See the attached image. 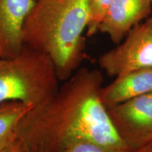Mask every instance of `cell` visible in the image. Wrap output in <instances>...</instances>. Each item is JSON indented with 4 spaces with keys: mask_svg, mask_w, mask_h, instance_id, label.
Wrapping results in <instances>:
<instances>
[{
    "mask_svg": "<svg viewBox=\"0 0 152 152\" xmlns=\"http://www.w3.org/2000/svg\"><path fill=\"white\" fill-rule=\"evenodd\" d=\"M151 0H114L99 32L118 45L134 26L151 16Z\"/></svg>",
    "mask_w": 152,
    "mask_h": 152,
    "instance_id": "obj_7",
    "label": "cell"
},
{
    "mask_svg": "<svg viewBox=\"0 0 152 152\" xmlns=\"http://www.w3.org/2000/svg\"><path fill=\"white\" fill-rule=\"evenodd\" d=\"M98 64L110 77L151 68L152 16L134 26L116 47L101 55Z\"/></svg>",
    "mask_w": 152,
    "mask_h": 152,
    "instance_id": "obj_4",
    "label": "cell"
},
{
    "mask_svg": "<svg viewBox=\"0 0 152 152\" xmlns=\"http://www.w3.org/2000/svg\"><path fill=\"white\" fill-rule=\"evenodd\" d=\"M60 80L45 54L28 46L12 58H0V103L39 106L56 94Z\"/></svg>",
    "mask_w": 152,
    "mask_h": 152,
    "instance_id": "obj_3",
    "label": "cell"
},
{
    "mask_svg": "<svg viewBox=\"0 0 152 152\" xmlns=\"http://www.w3.org/2000/svg\"><path fill=\"white\" fill-rule=\"evenodd\" d=\"M132 152H152V144L146 146L143 148H141L140 149L134 150Z\"/></svg>",
    "mask_w": 152,
    "mask_h": 152,
    "instance_id": "obj_13",
    "label": "cell"
},
{
    "mask_svg": "<svg viewBox=\"0 0 152 152\" xmlns=\"http://www.w3.org/2000/svg\"><path fill=\"white\" fill-rule=\"evenodd\" d=\"M89 20L87 0H37L25 21L23 44L48 56L65 81L85 57Z\"/></svg>",
    "mask_w": 152,
    "mask_h": 152,
    "instance_id": "obj_2",
    "label": "cell"
},
{
    "mask_svg": "<svg viewBox=\"0 0 152 152\" xmlns=\"http://www.w3.org/2000/svg\"><path fill=\"white\" fill-rule=\"evenodd\" d=\"M33 107L16 101L0 103V144L16 140L15 131L17 126Z\"/></svg>",
    "mask_w": 152,
    "mask_h": 152,
    "instance_id": "obj_9",
    "label": "cell"
},
{
    "mask_svg": "<svg viewBox=\"0 0 152 152\" xmlns=\"http://www.w3.org/2000/svg\"><path fill=\"white\" fill-rule=\"evenodd\" d=\"M152 93V67L134 70L116 76L102 87L101 98L106 108Z\"/></svg>",
    "mask_w": 152,
    "mask_h": 152,
    "instance_id": "obj_8",
    "label": "cell"
},
{
    "mask_svg": "<svg viewBox=\"0 0 152 152\" xmlns=\"http://www.w3.org/2000/svg\"><path fill=\"white\" fill-rule=\"evenodd\" d=\"M103 82L98 70L78 68L52 98L25 115L15 131L16 140L28 152H61L79 142L107 152H132L102 102Z\"/></svg>",
    "mask_w": 152,
    "mask_h": 152,
    "instance_id": "obj_1",
    "label": "cell"
},
{
    "mask_svg": "<svg viewBox=\"0 0 152 152\" xmlns=\"http://www.w3.org/2000/svg\"><path fill=\"white\" fill-rule=\"evenodd\" d=\"M61 152H107L97 144L90 142H79L66 147Z\"/></svg>",
    "mask_w": 152,
    "mask_h": 152,
    "instance_id": "obj_11",
    "label": "cell"
},
{
    "mask_svg": "<svg viewBox=\"0 0 152 152\" xmlns=\"http://www.w3.org/2000/svg\"><path fill=\"white\" fill-rule=\"evenodd\" d=\"M15 141H16V140H15ZM13 142H8V143H4V144H0V152H4V151L5 150L7 149V148H8L9 146H10L11 144L13 143Z\"/></svg>",
    "mask_w": 152,
    "mask_h": 152,
    "instance_id": "obj_14",
    "label": "cell"
},
{
    "mask_svg": "<svg viewBox=\"0 0 152 152\" xmlns=\"http://www.w3.org/2000/svg\"><path fill=\"white\" fill-rule=\"evenodd\" d=\"M4 152H28L20 141L16 140Z\"/></svg>",
    "mask_w": 152,
    "mask_h": 152,
    "instance_id": "obj_12",
    "label": "cell"
},
{
    "mask_svg": "<svg viewBox=\"0 0 152 152\" xmlns=\"http://www.w3.org/2000/svg\"><path fill=\"white\" fill-rule=\"evenodd\" d=\"M114 0H87L90 20L87 28L88 36L99 32L100 24L107 14Z\"/></svg>",
    "mask_w": 152,
    "mask_h": 152,
    "instance_id": "obj_10",
    "label": "cell"
},
{
    "mask_svg": "<svg viewBox=\"0 0 152 152\" xmlns=\"http://www.w3.org/2000/svg\"><path fill=\"white\" fill-rule=\"evenodd\" d=\"M151 1H152V0H151Z\"/></svg>",
    "mask_w": 152,
    "mask_h": 152,
    "instance_id": "obj_15",
    "label": "cell"
},
{
    "mask_svg": "<svg viewBox=\"0 0 152 152\" xmlns=\"http://www.w3.org/2000/svg\"><path fill=\"white\" fill-rule=\"evenodd\" d=\"M36 0H0V58H12L24 47L23 30Z\"/></svg>",
    "mask_w": 152,
    "mask_h": 152,
    "instance_id": "obj_6",
    "label": "cell"
},
{
    "mask_svg": "<svg viewBox=\"0 0 152 152\" xmlns=\"http://www.w3.org/2000/svg\"><path fill=\"white\" fill-rule=\"evenodd\" d=\"M107 109L117 132L132 151L152 144V93Z\"/></svg>",
    "mask_w": 152,
    "mask_h": 152,
    "instance_id": "obj_5",
    "label": "cell"
}]
</instances>
